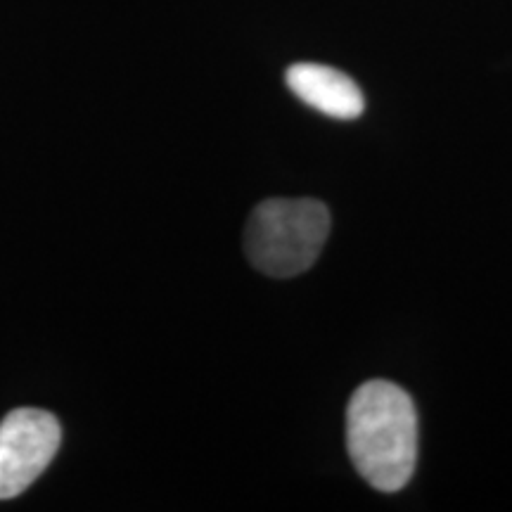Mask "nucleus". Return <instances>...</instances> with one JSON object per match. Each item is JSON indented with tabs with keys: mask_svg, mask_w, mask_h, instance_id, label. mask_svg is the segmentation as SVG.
<instances>
[{
	"mask_svg": "<svg viewBox=\"0 0 512 512\" xmlns=\"http://www.w3.org/2000/svg\"><path fill=\"white\" fill-rule=\"evenodd\" d=\"M347 446L358 475L377 491L394 494L411 482L418 463V411L406 389L370 380L347 408Z\"/></svg>",
	"mask_w": 512,
	"mask_h": 512,
	"instance_id": "nucleus-1",
	"label": "nucleus"
},
{
	"mask_svg": "<svg viewBox=\"0 0 512 512\" xmlns=\"http://www.w3.org/2000/svg\"><path fill=\"white\" fill-rule=\"evenodd\" d=\"M330 235V211L318 200L273 197L252 211L245 252L256 271L271 278H294L309 271Z\"/></svg>",
	"mask_w": 512,
	"mask_h": 512,
	"instance_id": "nucleus-2",
	"label": "nucleus"
},
{
	"mask_svg": "<svg viewBox=\"0 0 512 512\" xmlns=\"http://www.w3.org/2000/svg\"><path fill=\"white\" fill-rule=\"evenodd\" d=\"M60 422L48 411L17 408L0 422V501L27 491L55 458Z\"/></svg>",
	"mask_w": 512,
	"mask_h": 512,
	"instance_id": "nucleus-3",
	"label": "nucleus"
},
{
	"mask_svg": "<svg viewBox=\"0 0 512 512\" xmlns=\"http://www.w3.org/2000/svg\"><path fill=\"white\" fill-rule=\"evenodd\" d=\"M287 86L299 100L323 112L325 117L351 121L358 119L366 107L356 81L335 67L316 62H299L287 69Z\"/></svg>",
	"mask_w": 512,
	"mask_h": 512,
	"instance_id": "nucleus-4",
	"label": "nucleus"
}]
</instances>
